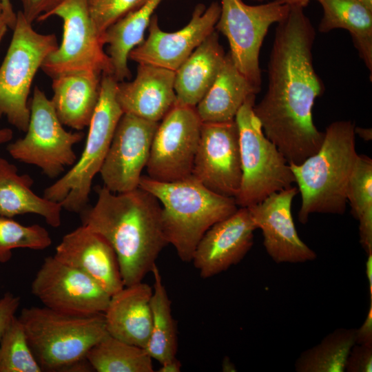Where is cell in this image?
Here are the masks:
<instances>
[{
  "mask_svg": "<svg viewBox=\"0 0 372 372\" xmlns=\"http://www.w3.org/2000/svg\"><path fill=\"white\" fill-rule=\"evenodd\" d=\"M316 30L304 8L290 7L277 23L268 63V86L254 111L265 135L289 164H300L318 152L324 132L312 110L324 90L313 64Z\"/></svg>",
  "mask_w": 372,
  "mask_h": 372,
  "instance_id": "obj_1",
  "label": "cell"
},
{
  "mask_svg": "<svg viewBox=\"0 0 372 372\" xmlns=\"http://www.w3.org/2000/svg\"><path fill=\"white\" fill-rule=\"evenodd\" d=\"M94 189L97 200L80 214L82 225L112 245L124 286L142 282L168 244L163 228L161 205L154 195L139 187L117 194L105 186Z\"/></svg>",
  "mask_w": 372,
  "mask_h": 372,
  "instance_id": "obj_2",
  "label": "cell"
},
{
  "mask_svg": "<svg viewBox=\"0 0 372 372\" xmlns=\"http://www.w3.org/2000/svg\"><path fill=\"white\" fill-rule=\"evenodd\" d=\"M355 127L351 121L333 122L317 152L300 164H290L301 195L298 220L302 224L313 213H344L347 185L358 156Z\"/></svg>",
  "mask_w": 372,
  "mask_h": 372,
  "instance_id": "obj_3",
  "label": "cell"
},
{
  "mask_svg": "<svg viewBox=\"0 0 372 372\" xmlns=\"http://www.w3.org/2000/svg\"><path fill=\"white\" fill-rule=\"evenodd\" d=\"M138 187L161 203L165 238L185 262L192 261L205 233L238 209L234 198L212 192L192 175L173 182H161L142 176Z\"/></svg>",
  "mask_w": 372,
  "mask_h": 372,
  "instance_id": "obj_4",
  "label": "cell"
},
{
  "mask_svg": "<svg viewBox=\"0 0 372 372\" xmlns=\"http://www.w3.org/2000/svg\"><path fill=\"white\" fill-rule=\"evenodd\" d=\"M19 319L43 371L93 369L86 355L108 334L103 313L76 316L30 307L21 310Z\"/></svg>",
  "mask_w": 372,
  "mask_h": 372,
  "instance_id": "obj_5",
  "label": "cell"
},
{
  "mask_svg": "<svg viewBox=\"0 0 372 372\" xmlns=\"http://www.w3.org/2000/svg\"><path fill=\"white\" fill-rule=\"evenodd\" d=\"M117 83L112 75H102L99 100L80 158L44 190L43 197L60 203L66 211L81 214L87 207L93 179L100 172L123 114L116 99Z\"/></svg>",
  "mask_w": 372,
  "mask_h": 372,
  "instance_id": "obj_6",
  "label": "cell"
},
{
  "mask_svg": "<svg viewBox=\"0 0 372 372\" xmlns=\"http://www.w3.org/2000/svg\"><path fill=\"white\" fill-rule=\"evenodd\" d=\"M255 99L256 95L249 97L235 117L242 169L240 187L235 200L240 207L258 204L295 183L290 164L262 131L254 111Z\"/></svg>",
  "mask_w": 372,
  "mask_h": 372,
  "instance_id": "obj_7",
  "label": "cell"
},
{
  "mask_svg": "<svg viewBox=\"0 0 372 372\" xmlns=\"http://www.w3.org/2000/svg\"><path fill=\"white\" fill-rule=\"evenodd\" d=\"M13 34L0 65V118L5 116L25 132L30 119L28 103L33 79L46 57L58 47L54 34H41L23 14L17 13Z\"/></svg>",
  "mask_w": 372,
  "mask_h": 372,
  "instance_id": "obj_8",
  "label": "cell"
},
{
  "mask_svg": "<svg viewBox=\"0 0 372 372\" xmlns=\"http://www.w3.org/2000/svg\"><path fill=\"white\" fill-rule=\"evenodd\" d=\"M29 107L25 135L10 143L7 151L14 159L38 167L48 178H57L77 161L73 146L83 140L84 133L65 130L51 100L37 86Z\"/></svg>",
  "mask_w": 372,
  "mask_h": 372,
  "instance_id": "obj_9",
  "label": "cell"
},
{
  "mask_svg": "<svg viewBox=\"0 0 372 372\" xmlns=\"http://www.w3.org/2000/svg\"><path fill=\"white\" fill-rule=\"evenodd\" d=\"M52 16L61 19L63 32L61 44L41 65L46 75L52 78L77 71L112 75L111 61L91 17L88 0H64L44 20Z\"/></svg>",
  "mask_w": 372,
  "mask_h": 372,
  "instance_id": "obj_10",
  "label": "cell"
},
{
  "mask_svg": "<svg viewBox=\"0 0 372 372\" xmlns=\"http://www.w3.org/2000/svg\"><path fill=\"white\" fill-rule=\"evenodd\" d=\"M215 29L227 39L229 54L240 72L260 90L259 55L269 27L287 15L290 6L280 0L250 6L243 0H220Z\"/></svg>",
  "mask_w": 372,
  "mask_h": 372,
  "instance_id": "obj_11",
  "label": "cell"
},
{
  "mask_svg": "<svg viewBox=\"0 0 372 372\" xmlns=\"http://www.w3.org/2000/svg\"><path fill=\"white\" fill-rule=\"evenodd\" d=\"M202 123L195 107L176 102L158 123L146 165L147 176L173 182L192 176Z\"/></svg>",
  "mask_w": 372,
  "mask_h": 372,
  "instance_id": "obj_12",
  "label": "cell"
},
{
  "mask_svg": "<svg viewBox=\"0 0 372 372\" xmlns=\"http://www.w3.org/2000/svg\"><path fill=\"white\" fill-rule=\"evenodd\" d=\"M31 292L45 307L76 316L104 313L111 298L90 276L53 256L44 259Z\"/></svg>",
  "mask_w": 372,
  "mask_h": 372,
  "instance_id": "obj_13",
  "label": "cell"
},
{
  "mask_svg": "<svg viewBox=\"0 0 372 372\" xmlns=\"http://www.w3.org/2000/svg\"><path fill=\"white\" fill-rule=\"evenodd\" d=\"M220 13V5L212 2L207 8L198 3L190 21L174 32L163 31L154 14L148 25L147 38L129 54V59L176 72L194 50L214 31Z\"/></svg>",
  "mask_w": 372,
  "mask_h": 372,
  "instance_id": "obj_14",
  "label": "cell"
},
{
  "mask_svg": "<svg viewBox=\"0 0 372 372\" xmlns=\"http://www.w3.org/2000/svg\"><path fill=\"white\" fill-rule=\"evenodd\" d=\"M192 175L212 192L236 198L240 187L242 169L235 119L202 123Z\"/></svg>",
  "mask_w": 372,
  "mask_h": 372,
  "instance_id": "obj_15",
  "label": "cell"
},
{
  "mask_svg": "<svg viewBox=\"0 0 372 372\" xmlns=\"http://www.w3.org/2000/svg\"><path fill=\"white\" fill-rule=\"evenodd\" d=\"M158 125L123 114L99 172L107 189L119 194L138 187Z\"/></svg>",
  "mask_w": 372,
  "mask_h": 372,
  "instance_id": "obj_16",
  "label": "cell"
},
{
  "mask_svg": "<svg viewBox=\"0 0 372 372\" xmlns=\"http://www.w3.org/2000/svg\"><path fill=\"white\" fill-rule=\"evenodd\" d=\"M298 193L297 187L291 186L247 207L257 229L262 231L267 253L276 263H302L317 257L295 227L291 205Z\"/></svg>",
  "mask_w": 372,
  "mask_h": 372,
  "instance_id": "obj_17",
  "label": "cell"
},
{
  "mask_svg": "<svg viewBox=\"0 0 372 372\" xmlns=\"http://www.w3.org/2000/svg\"><path fill=\"white\" fill-rule=\"evenodd\" d=\"M257 229L247 207L215 223L203 235L192 261L203 278H209L239 263L254 245Z\"/></svg>",
  "mask_w": 372,
  "mask_h": 372,
  "instance_id": "obj_18",
  "label": "cell"
},
{
  "mask_svg": "<svg viewBox=\"0 0 372 372\" xmlns=\"http://www.w3.org/2000/svg\"><path fill=\"white\" fill-rule=\"evenodd\" d=\"M53 256L90 276L110 296L125 287L113 247L84 225L63 236Z\"/></svg>",
  "mask_w": 372,
  "mask_h": 372,
  "instance_id": "obj_19",
  "label": "cell"
},
{
  "mask_svg": "<svg viewBox=\"0 0 372 372\" xmlns=\"http://www.w3.org/2000/svg\"><path fill=\"white\" fill-rule=\"evenodd\" d=\"M175 72L138 64L136 77L118 82L116 99L123 114L159 123L177 102Z\"/></svg>",
  "mask_w": 372,
  "mask_h": 372,
  "instance_id": "obj_20",
  "label": "cell"
},
{
  "mask_svg": "<svg viewBox=\"0 0 372 372\" xmlns=\"http://www.w3.org/2000/svg\"><path fill=\"white\" fill-rule=\"evenodd\" d=\"M152 288L142 281L111 296L103 313L108 334L145 349L152 327Z\"/></svg>",
  "mask_w": 372,
  "mask_h": 372,
  "instance_id": "obj_21",
  "label": "cell"
},
{
  "mask_svg": "<svg viewBox=\"0 0 372 372\" xmlns=\"http://www.w3.org/2000/svg\"><path fill=\"white\" fill-rule=\"evenodd\" d=\"M101 77L96 72L77 71L51 78L50 100L63 125L77 131L89 126L99 100Z\"/></svg>",
  "mask_w": 372,
  "mask_h": 372,
  "instance_id": "obj_22",
  "label": "cell"
},
{
  "mask_svg": "<svg viewBox=\"0 0 372 372\" xmlns=\"http://www.w3.org/2000/svg\"><path fill=\"white\" fill-rule=\"evenodd\" d=\"M225 55L218 34L214 31L175 72L177 103L196 107L214 83Z\"/></svg>",
  "mask_w": 372,
  "mask_h": 372,
  "instance_id": "obj_23",
  "label": "cell"
},
{
  "mask_svg": "<svg viewBox=\"0 0 372 372\" xmlns=\"http://www.w3.org/2000/svg\"><path fill=\"white\" fill-rule=\"evenodd\" d=\"M34 183L28 174H19L16 165L0 156V216L13 218L34 214L42 216L51 227L61 225L60 203L37 195L31 189Z\"/></svg>",
  "mask_w": 372,
  "mask_h": 372,
  "instance_id": "obj_24",
  "label": "cell"
},
{
  "mask_svg": "<svg viewBox=\"0 0 372 372\" xmlns=\"http://www.w3.org/2000/svg\"><path fill=\"white\" fill-rule=\"evenodd\" d=\"M259 92L237 69L228 52L214 83L195 107L196 110L202 123L233 121L247 99Z\"/></svg>",
  "mask_w": 372,
  "mask_h": 372,
  "instance_id": "obj_25",
  "label": "cell"
},
{
  "mask_svg": "<svg viewBox=\"0 0 372 372\" xmlns=\"http://www.w3.org/2000/svg\"><path fill=\"white\" fill-rule=\"evenodd\" d=\"M163 0H146L139 8L110 25L102 41L112 66V76L118 82L130 79V52L143 41L156 8Z\"/></svg>",
  "mask_w": 372,
  "mask_h": 372,
  "instance_id": "obj_26",
  "label": "cell"
},
{
  "mask_svg": "<svg viewBox=\"0 0 372 372\" xmlns=\"http://www.w3.org/2000/svg\"><path fill=\"white\" fill-rule=\"evenodd\" d=\"M323 15L318 30L327 33L334 29L349 32L360 58L372 73V12L358 0H316Z\"/></svg>",
  "mask_w": 372,
  "mask_h": 372,
  "instance_id": "obj_27",
  "label": "cell"
},
{
  "mask_svg": "<svg viewBox=\"0 0 372 372\" xmlns=\"http://www.w3.org/2000/svg\"><path fill=\"white\" fill-rule=\"evenodd\" d=\"M151 272L154 280L150 300L152 327L145 349L152 359L161 364L176 357L177 333L171 301L156 264Z\"/></svg>",
  "mask_w": 372,
  "mask_h": 372,
  "instance_id": "obj_28",
  "label": "cell"
},
{
  "mask_svg": "<svg viewBox=\"0 0 372 372\" xmlns=\"http://www.w3.org/2000/svg\"><path fill=\"white\" fill-rule=\"evenodd\" d=\"M86 360L98 372H153L145 349L107 334L87 352Z\"/></svg>",
  "mask_w": 372,
  "mask_h": 372,
  "instance_id": "obj_29",
  "label": "cell"
},
{
  "mask_svg": "<svg viewBox=\"0 0 372 372\" xmlns=\"http://www.w3.org/2000/svg\"><path fill=\"white\" fill-rule=\"evenodd\" d=\"M356 329L340 328L318 344L304 351L295 362L297 372H344L345 363L355 344Z\"/></svg>",
  "mask_w": 372,
  "mask_h": 372,
  "instance_id": "obj_30",
  "label": "cell"
},
{
  "mask_svg": "<svg viewBox=\"0 0 372 372\" xmlns=\"http://www.w3.org/2000/svg\"><path fill=\"white\" fill-rule=\"evenodd\" d=\"M347 203L359 223L360 242L366 254L372 253V159L358 154L351 175Z\"/></svg>",
  "mask_w": 372,
  "mask_h": 372,
  "instance_id": "obj_31",
  "label": "cell"
},
{
  "mask_svg": "<svg viewBox=\"0 0 372 372\" xmlns=\"http://www.w3.org/2000/svg\"><path fill=\"white\" fill-rule=\"evenodd\" d=\"M23 325L14 316L0 340V372H41Z\"/></svg>",
  "mask_w": 372,
  "mask_h": 372,
  "instance_id": "obj_32",
  "label": "cell"
},
{
  "mask_svg": "<svg viewBox=\"0 0 372 372\" xmlns=\"http://www.w3.org/2000/svg\"><path fill=\"white\" fill-rule=\"evenodd\" d=\"M52 239L48 230L38 224L25 226L0 216V262L12 258L15 249L43 250L50 246Z\"/></svg>",
  "mask_w": 372,
  "mask_h": 372,
  "instance_id": "obj_33",
  "label": "cell"
},
{
  "mask_svg": "<svg viewBox=\"0 0 372 372\" xmlns=\"http://www.w3.org/2000/svg\"><path fill=\"white\" fill-rule=\"evenodd\" d=\"M146 0H95L89 3L96 28L102 37L113 23L139 8Z\"/></svg>",
  "mask_w": 372,
  "mask_h": 372,
  "instance_id": "obj_34",
  "label": "cell"
},
{
  "mask_svg": "<svg viewBox=\"0 0 372 372\" xmlns=\"http://www.w3.org/2000/svg\"><path fill=\"white\" fill-rule=\"evenodd\" d=\"M344 371H372V343L355 344L348 355Z\"/></svg>",
  "mask_w": 372,
  "mask_h": 372,
  "instance_id": "obj_35",
  "label": "cell"
},
{
  "mask_svg": "<svg viewBox=\"0 0 372 372\" xmlns=\"http://www.w3.org/2000/svg\"><path fill=\"white\" fill-rule=\"evenodd\" d=\"M64 0H20L21 12L31 23L44 21L46 15Z\"/></svg>",
  "mask_w": 372,
  "mask_h": 372,
  "instance_id": "obj_36",
  "label": "cell"
},
{
  "mask_svg": "<svg viewBox=\"0 0 372 372\" xmlns=\"http://www.w3.org/2000/svg\"><path fill=\"white\" fill-rule=\"evenodd\" d=\"M20 302V297L10 292H6L0 298V340L12 319L15 316Z\"/></svg>",
  "mask_w": 372,
  "mask_h": 372,
  "instance_id": "obj_37",
  "label": "cell"
},
{
  "mask_svg": "<svg viewBox=\"0 0 372 372\" xmlns=\"http://www.w3.org/2000/svg\"><path fill=\"white\" fill-rule=\"evenodd\" d=\"M372 343V300H370L369 308L366 318L360 327L355 331V344Z\"/></svg>",
  "mask_w": 372,
  "mask_h": 372,
  "instance_id": "obj_38",
  "label": "cell"
},
{
  "mask_svg": "<svg viewBox=\"0 0 372 372\" xmlns=\"http://www.w3.org/2000/svg\"><path fill=\"white\" fill-rule=\"evenodd\" d=\"M180 362L174 357L161 364L158 372H180L181 371Z\"/></svg>",
  "mask_w": 372,
  "mask_h": 372,
  "instance_id": "obj_39",
  "label": "cell"
},
{
  "mask_svg": "<svg viewBox=\"0 0 372 372\" xmlns=\"http://www.w3.org/2000/svg\"><path fill=\"white\" fill-rule=\"evenodd\" d=\"M8 28L11 29L10 22L6 14L2 1L0 0V43L7 31Z\"/></svg>",
  "mask_w": 372,
  "mask_h": 372,
  "instance_id": "obj_40",
  "label": "cell"
},
{
  "mask_svg": "<svg viewBox=\"0 0 372 372\" xmlns=\"http://www.w3.org/2000/svg\"><path fill=\"white\" fill-rule=\"evenodd\" d=\"M366 262V274L369 282V291L370 300H372V253L367 255Z\"/></svg>",
  "mask_w": 372,
  "mask_h": 372,
  "instance_id": "obj_41",
  "label": "cell"
},
{
  "mask_svg": "<svg viewBox=\"0 0 372 372\" xmlns=\"http://www.w3.org/2000/svg\"><path fill=\"white\" fill-rule=\"evenodd\" d=\"M1 1L5 8L8 19L10 21V23L12 25H14L17 21V13H15L13 10V8L11 4L10 0H1Z\"/></svg>",
  "mask_w": 372,
  "mask_h": 372,
  "instance_id": "obj_42",
  "label": "cell"
},
{
  "mask_svg": "<svg viewBox=\"0 0 372 372\" xmlns=\"http://www.w3.org/2000/svg\"><path fill=\"white\" fill-rule=\"evenodd\" d=\"M13 138V131L8 127L0 128V145L10 142Z\"/></svg>",
  "mask_w": 372,
  "mask_h": 372,
  "instance_id": "obj_43",
  "label": "cell"
},
{
  "mask_svg": "<svg viewBox=\"0 0 372 372\" xmlns=\"http://www.w3.org/2000/svg\"><path fill=\"white\" fill-rule=\"evenodd\" d=\"M254 1L262 2L265 0H251ZM289 6H297L304 8L308 6L311 0H280Z\"/></svg>",
  "mask_w": 372,
  "mask_h": 372,
  "instance_id": "obj_44",
  "label": "cell"
},
{
  "mask_svg": "<svg viewBox=\"0 0 372 372\" xmlns=\"http://www.w3.org/2000/svg\"><path fill=\"white\" fill-rule=\"evenodd\" d=\"M354 131L355 134H358V136L364 141H369L372 138V131L371 128L355 127Z\"/></svg>",
  "mask_w": 372,
  "mask_h": 372,
  "instance_id": "obj_45",
  "label": "cell"
},
{
  "mask_svg": "<svg viewBox=\"0 0 372 372\" xmlns=\"http://www.w3.org/2000/svg\"><path fill=\"white\" fill-rule=\"evenodd\" d=\"M222 369L223 371L226 372H233L236 371L234 364L231 362L230 358L228 357L224 358L222 363Z\"/></svg>",
  "mask_w": 372,
  "mask_h": 372,
  "instance_id": "obj_46",
  "label": "cell"
},
{
  "mask_svg": "<svg viewBox=\"0 0 372 372\" xmlns=\"http://www.w3.org/2000/svg\"><path fill=\"white\" fill-rule=\"evenodd\" d=\"M364 7L372 12V0H358Z\"/></svg>",
  "mask_w": 372,
  "mask_h": 372,
  "instance_id": "obj_47",
  "label": "cell"
},
{
  "mask_svg": "<svg viewBox=\"0 0 372 372\" xmlns=\"http://www.w3.org/2000/svg\"><path fill=\"white\" fill-rule=\"evenodd\" d=\"M94 1H95V0H88V2H89V3H90L93 2Z\"/></svg>",
  "mask_w": 372,
  "mask_h": 372,
  "instance_id": "obj_48",
  "label": "cell"
}]
</instances>
